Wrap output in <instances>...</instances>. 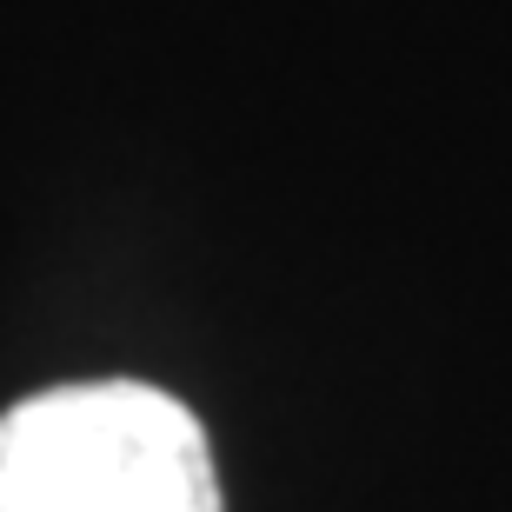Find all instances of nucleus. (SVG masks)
Returning a JSON list of instances; mask_svg holds the SVG:
<instances>
[{"mask_svg": "<svg viewBox=\"0 0 512 512\" xmlns=\"http://www.w3.org/2000/svg\"><path fill=\"white\" fill-rule=\"evenodd\" d=\"M0 512H220V473L173 393L87 380L0 413Z\"/></svg>", "mask_w": 512, "mask_h": 512, "instance_id": "obj_1", "label": "nucleus"}]
</instances>
